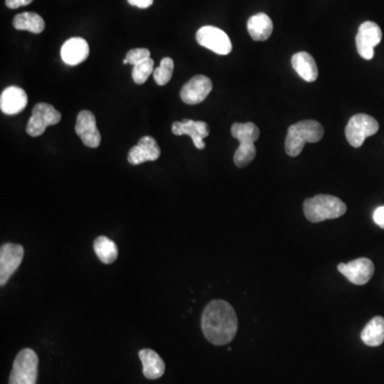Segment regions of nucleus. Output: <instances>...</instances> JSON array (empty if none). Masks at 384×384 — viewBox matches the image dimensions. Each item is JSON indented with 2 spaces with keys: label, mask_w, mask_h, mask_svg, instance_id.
<instances>
[{
  "label": "nucleus",
  "mask_w": 384,
  "mask_h": 384,
  "mask_svg": "<svg viewBox=\"0 0 384 384\" xmlns=\"http://www.w3.org/2000/svg\"><path fill=\"white\" fill-rule=\"evenodd\" d=\"M201 327L209 342L216 346H223L232 342L237 333V315L230 303L213 300L204 309Z\"/></svg>",
  "instance_id": "nucleus-1"
},
{
  "label": "nucleus",
  "mask_w": 384,
  "mask_h": 384,
  "mask_svg": "<svg viewBox=\"0 0 384 384\" xmlns=\"http://www.w3.org/2000/svg\"><path fill=\"white\" fill-rule=\"evenodd\" d=\"M325 130L319 122L314 120H304L292 124L288 128L285 139V151L288 156L297 157L300 155L305 143H316L323 138Z\"/></svg>",
  "instance_id": "nucleus-2"
},
{
  "label": "nucleus",
  "mask_w": 384,
  "mask_h": 384,
  "mask_svg": "<svg viewBox=\"0 0 384 384\" xmlns=\"http://www.w3.org/2000/svg\"><path fill=\"white\" fill-rule=\"evenodd\" d=\"M305 217L313 223L336 219L347 211V206L340 199L329 194H317L303 203Z\"/></svg>",
  "instance_id": "nucleus-3"
},
{
  "label": "nucleus",
  "mask_w": 384,
  "mask_h": 384,
  "mask_svg": "<svg viewBox=\"0 0 384 384\" xmlns=\"http://www.w3.org/2000/svg\"><path fill=\"white\" fill-rule=\"evenodd\" d=\"M232 136L240 141V144L234 155V163L238 168L250 165L256 156L254 142L259 139V130L254 123H235L232 126Z\"/></svg>",
  "instance_id": "nucleus-4"
},
{
  "label": "nucleus",
  "mask_w": 384,
  "mask_h": 384,
  "mask_svg": "<svg viewBox=\"0 0 384 384\" xmlns=\"http://www.w3.org/2000/svg\"><path fill=\"white\" fill-rule=\"evenodd\" d=\"M39 358L32 349L20 350L10 375L9 384H37Z\"/></svg>",
  "instance_id": "nucleus-5"
},
{
  "label": "nucleus",
  "mask_w": 384,
  "mask_h": 384,
  "mask_svg": "<svg viewBox=\"0 0 384 384\" xmlns=\"http://www.w3.org/2000/svg\"><path fill=\"white\" fill-rule=\"evenodd\" d=\"M379 130L377 120L368 114L359 113L354 116L348 122L345 134L352 147H361L365 139L373 136Z\"/></svg>",
  "instance_id": "nucleus-6"
},
{
  "label": "nucleus",
  "mask_w": 384,
  "mask_h": 384,
  "mask_svg": "<svg viewBox=\"0 0 384 384\" xmlns=\"http://www.w3.org/2000/svg\"><path fill=\"white\" fill-rule=\"evenodd\" d=\"M60 121L61 113L54 106L47 103L37 104L27 124V134L31 137L42 136L49 126L56 125Z\"/></svg>",
  "instance_id": "nucleus-7"
},
{
  "label": "nucleus",
  "mask_w": 384,
  "mask_h": 384,
  "mask_svg": "<svg viewBox=\"0 0 384 384\" xmlns=\"http://www.w3.org/2000/svg\"><path fill=\"white\" fill-rule=\"evenodd\" d=\"M197 41L201 47L218 54L225 56L232 51V42L230 37L221 29L213 26H204L197 32Z\"/></svg>",
  "instance_id": "nucleus-8"
},
{
  "label": "nucleus",
  "mask_w": 384,
  "mask_h": 384,
  "mask_svg": "<svg viewBox=\"0 0 384 384\" xmlns=\"http://www.w3.org/2000/svg\"><path fill=\"white\" fill-rule=\"evenodd\" d=\"M24 259V248L20 244L7 242L0 248V285L5 286L16 273Z\"/></svg>",
  "instance_id": "nucleus-9"
},
{
  "label": "nucleus",
  "mask_w": 384,
  "mask_h": 384,
  "mask_svg": "<svg viewBox=\"0 0 384 384\" xmlns=\"http://www.w3.org/2000/svg\"><path fill=\"white\" fill-rule=\"evenodd\" d=\"M381 28L373 22H365L359 27L356 37L359 55L365 60L373 59L375 47L381 42Z\"/></svg>",
  "instance_id": "nucleus-10"
},
{
  "label": "nucleus",
  "mask_w": 384,
  "mask_h": 384,
  "mask_svg": "<svg viewBox=\"0 0 384 384\" xmlns=\"http://www.w3.org/2000/svg\"><path fill=\"white\" fill-rule=\"evenodd\" d=\"M337 269L352 284L364 285V284L368 283L369 280L373 278V273H375V265L371 259L361 257V259H354L347 264H338Z\"/></svg>",
  "instance_id": "nucleus-11"
},
{
  "label": "nucleus",
  "mask_w": 384,
  "mask_h": 384,
  "mask_svg": "<svg viewBox=\"0 0 384 384\" xmlns=\"http://www.w3.org/2000/svg\"><path fill=\"white\" fill-rule=\"evenodd\" d=\"M213 90V82L204 75H197L184 85L180 99L188 105H198L205 101Z\"/></svg>",
  "instance_id": "nucleus-12"
},
{
  "label": "nucleus",
  "mask_w": 384,
  "mask_h": 384,
  "mask_svg": "<svg viewBox=\"0 0 384 384\" xmlns=\"http://www.w3.org/2000/svg\"><path fill=\"white\" fill-rule=\"evenodd\" d=\"M75 132L86 147L95 149L101 144V137L97 128V119L89 110H82L77 116Z\"/></svg>",
  "instance_id": "nucleus-13"
},
{
  "label": "nucleus",
  "mask_w": 384,
  "mask_h": 384,
  "mask_svg": "<svg viewBox=\"0 0 384 384\" xmlns=\"http://www.w3.org/2000/svg\"><path fill=\"white\" fill-rule=\"evenodd\" d=\"M172 132L175 136L188 135L194 141L197 149H204L206 147L204 139L209 136V126L206 122L184 119L182 121L174 122L172 124Z\"/></svg>",
  "instance_id": "nucleus-14"
},
{
  "label": "nucleus",
  "mask_w": 384,
  "mask_h": 384,
  "mask_svg": "<svg viewBox=\"0 0 384 384\" xmlns=\"http://www.w3.org/2000/svg\"><path fill=\"white\" fill-rule=\"evenodd\" d=\"M161 157L159 143L153 137L144 136L139 140L138 144L130 149L128 161L130 165L138 166L147 161H155Z\"/></svg>",
  "instance_id": "nucleus-15"
},
{
  "label": "nucleus",
  "mask_w": 384,
  "mask_h": 384,
  "mask_svg": "<svg viewBox=\"0 0 384 384\" xmlns=\"http://www.w3.org/2000/svg\"><path fill=\"white\" fill-rule=\"evenodd\" d=\"M90 54L88 43L82 37L68 39L61 49V58L68 66H78L86 61Z\"/></svg>",
  "instance_id": "nucleus-16"
},
{
  "label": "nucleus",
  "mask_w": 384,
  "mask_h": 384,
  "mask_svg": "<svg viewBox=\"0 0 384 384\" xmlns=\"http://www.w3.org/2000/svg\"><path fill=\"white\" fill-rule=\"evenodd\" d=\"M28 97L22 88L12 86L5 89L0 97V109L4 113L13 116L26 108Z\"/></svg>",
  "instance_id": "nucleus-17"
},
{
  "label": "nucleus",
  "mask_w": 384,
  "mask_h": 384,
  "mask_svg": "<svg viewBox=\"0 0 384 384\" xmlns=\"http://www.w3.org/2000/svg\"><path fill=\"white\" fill-rule=\"evenodd\" d=\"M292 66L297 74L307 82H314L318 78V68L313 56L306 51L295 54Z\"/></svg>",
  "instance_id": "nucleus-18"
},
{
  "label": "nucleus",
  "mask_w": 384,
  "mask_h": 384,
  "mask_svg": "<svg viewBox=\"0 0 384 384\" xmlns=\"http://www.w3.org/2000/svg\"><path fill=\"white\" fill-rule=\"evenodd\" d=\"M139 358L142 362L143 375L145 378L155 380L163 377L166 365L157 352L151 349H142L139 352Z\"/></svg>",
  "instance_id": "nucleus-19"
},
{
  "label": "nucleus",
  "mask_w": 384,
  "mask_h": 384,
  "mask_svg": "<svg viewBox=\"0 0 384 384\" xmlns=\"http://www.w3.org/2000/svg\"><path fill=\"white\" fill-rule=\"evenodd\" d=\"M247 28H248L249 35L253 40L263 42V41L268 40L273 35V20L267 14H255L249 18Z\"/></svg>",
  "instance_id": "nucleus-20"
},
{
  "label": "nucleus",
  "mask_w": 384,
  "mask_h": 384,
  "mask_svg": "<svg viewBox=\"0 0 384 384\" xmlns=\"http://www.w3.org/2000/svg\"><path fill=\"white\" fill-rule=\"evenodd\" d=\"M361 340L371 347H377L384 342V318L376 316L365 326L361 333Z\"/></svg>",
  "instance_id": "nucleus-21"
},
{
  "label": "nucleus",
  "mask_w": 384,
  "mask_h": 384,
  "mask_svg": "<svg viewBox=\"0 0 384 384\" xmlns=\"http://www.w3.org/2000/svg\"><path fill=\"white\" fill-rule=\"evenodd\" d=\"M93 249L99 261L106 265L114 263L117 261L119 251L117 244L113 240H109L106 236H99L93 242Z\"/></svg>",
  "instance_id": "nucleus-22"
},
{
  "label": "nucleus",
  "mask_w": 384,
  "mask_h": 384,
  "mask_svg": "<svg viewBox=\"0 0 384 384\" xmlns=\"http://www.w3.org/2000/svg\"><path fill=\"white\" fill-rule=\"evenodd\" d=\"M14 28L18 30H27L39 35L45 29V22L42 16L33 12H24L18 14L13 20Z\"/></svg>",
  "instance_id": "nucleus-23"
},
{
  "label": "nucleus",
  "mask_w": 384,
  "mask_h": 384,
  "mask_svg": "<svg viewBox=\"0 0 384 384\" xmlns=\"http://www.w3.org/2000/svg\"><path fill=\"white\" fill-rule=\"evenodd\" d=\"M174 62L171 58L166 57L161 60V66L154 70V80L159 86H165L171 80L173 75Z\"/></svg>",
  "instance_id": "nucleus-24"
},
{
  "label": "nucleus",
  "mask_w": 384,
  "mask_h": 384,
  "mask_svg": "<svg viewBox=\"0 0 384 384\" xmlns=\"http://www.w3.org/2000/svg\"><path fill=\"white\" fill-rule=\"evenodd\" d=\"M154 61L153 59L144 60L140 63L136 64L132 68V80L137 85H143L151 74H154Z\"/></svg>",
  "instance_id": "nucleus-25"
},
{
  "label": "nucleus",
  "mask_w": 384,
  "mask_h": 384,
  "mask_svg": "<svg viewBox=\"0 0 384 384\" xmlns=\"http://www.w3.org/2000/svg\"><path fill=\"white\" fill-rule=\"evenodd\" d=\"M151 58V51L147 49H130L128 54H126L125 59H124V64H132V66H136V64L140 63V62L144 61V60Z\"/></svg>",
  "instance_id": "nucleus-26"
},
{
  "label": "nucleus",
  "mask_w": 384,
  "mask_h": 384,
  "mask_svg": "<svg viewBox=\"0 0 384 384\" xmlns=\"http://www.w3.org/2000/svg\"><path fill=\"white\" fill-rule=\"evenodd\" d=\"M373 219L378 226L384 228V206H379L375 209L373 213Z\"/></svg>",
  "instance_id": "nucleus-27"
},
{
  "label": "nucleus",
  "mask_w": 384,
  "mask_h": 384,
  "mask_svg": "<svg viewBox=\"0 0 384 384\" xmlns=\"http://www.w3.org/2000/svg\"><path fill=\"white\" fill-rule=\"evenodd\" d=\"M33 0H6V5L10 9H18L20 7L30 5Z\"/></svg>",
  "instance_id": "nucleus-28"
},
{
  "label": "nucleus",
  "mask_w": 384,
  "mask_h": 384,
  "mask_svg": "<svg viewBox=\"0 0 384 384\" xmlns=\"http://www.w3.org/2000/svg\"><path fill=\"white\" fill-rule=\"evenodd\" d=\"M128 4L140 9H147L153 5L154 0H128Z\"/></svg>",
  "instance_id": "nucleus-29"
}]
</instances>
